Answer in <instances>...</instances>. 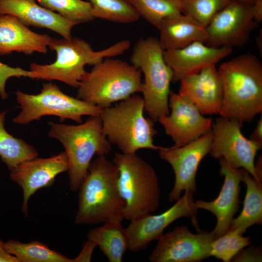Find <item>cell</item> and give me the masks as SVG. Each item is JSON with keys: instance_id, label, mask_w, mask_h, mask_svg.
Here are the masks:
<instances>
[{"instance_id": "6da1fadb", "label": "cell", "mask_w": 262, "mask_h": 262, "mask_svg": "<svg viewBox=\"0 0 262 262\" xmlns=\"http://www.w3.org/2000/svg\"><path fill=\"white\" fill-rule=\"evenodd\" d=\"M91 162L78 189V208L75 222L91 225L122 223L125 202L117 188L118 170L106 156Z\"/></svg>"}, {"instance_id": "7a4b0ae2", "label": "cell", "mask_w": 262, "mask_h": 262, "mask_svg": "<svg viewBox=\"0 0 262 262\" xmlns=\"http://www.w3.org/2000/svg\"><path fill=\"white\" fill-rule=\"evenodd\" d=\"M223 88L219 115L243 123L262 112V65L246 53L222 63L218 69Z\"/></svg>"}, {"instance_id": "3957f363", "label": "cell", "mask_w": 262, "mask_h": 262, "mask_svg": "<svg viewBox=\"0 0 262 262\" xmlns=\"http://www.w3.org/2000/svg\"><path fill=\"white\" fill-rule=\"evenodd\" d=\"M131 46L129 40H123L100 51H95L85 40L72 37L52 38L49 48L55 52L56 58L52 63L30 64V70L36 75L35 79L57 80L78 88L86 72V65L94 66L104 58L122 54Z\"/></svg>"}, {"instance_id": "277c9868", "label": "cell", "mask_w": 262, "mask_h": 262, "mask_svg": "<svg viewBox=\"0 0 262 262\" xmlns=\"http://www.w3.org/2000/svg\"><path fill=\"white\" fill-rule=\"evenodd\" d=\"M144 111L143 98L135 94L114 106L101 109L99 116L103 132L122 153L132 154L141 149L161 148L154 144L157 131L154 122L145 116Z\"/></svg>"}, {"instance_id": "5b68a950", "label": "cell", "mask_w": 262, "mask_h": 262, "mask_svg": "<svg viewBox=\"0 0 262 262\" xmlns=\"http://www.w3.org/2000/svg\"><path fill=\"white\" fill-rule=\"evenodd\" d=\"M49 136L58 140L64 146L68 162L69 187L77 191L86 175L95 155L106 156L111 143L102 130L101 119L91 116L78 125L48 122Z\"/></svg>"}, {"instance_id": "8992f818", "label": "cell", "mask_w": 262, "mask_h": 262, "mask_svg": "<svg viewBox=\"0 0 262 262\" xmlns=\"http://www.w3.org/2000/svg\"><path fill=\"white\" fill-rule=\"evenodd\" d=\"M142 84L139 68L108 58L85 73L77 88V98L103 109L141 92Z\"/></svg>"}, {"instance_id": "52a82bcc", "label": "cell", "mask_w": 262, "mask_h": 262, "mask_svg": "<svg viewBox=\"0 0 262 262\" xmlns=\"http://www.w3.org/2000/svg\"><path fill=\"white\" fill-rule=\"evenodd\" d=\"M112 161L118 170L117 188L125 202L124 218L131 221L155 212L161 192L152 166L136 153H116Z\"/></svg>"}, {"instance_id": "ba28073f", "label": "cell", "mask_w": 262, "mask_h": 262, "mask_svg": "<svg viewBox=\"0 0 262 262\" xmlns=\"http://www.w3.org/2000/svg\"><path fill=\"white\" fill-rule=\"evenodd\" d=\"M164 51L158 38H141L134 45L131 58V64L144 76L141 93L145 111L154 122L170 112V85L173 74L164 60Z\"/></svg>"}, {"instance_id": "9c48e42d", "label": "cell", "mask_w": 262, "mask_h": 262, "mask_svg": "<svg viewBox=\"0 0 262 262\" xmlns=\"http://www.w3.org/2000/svg\"><path fill=\"white\" fill-rule=\"evenodd\" d=\"M15 94L21 111L12 120L19 125H27L47 115L58 116L62 121L68 119L81 123L83 116H98L101 112L95 105L66 94L51 82L43 83L37 94L19 90Z\"/></svg>"}, {"instance_id": "30bf717a", "label": "cell", "mask_w": 262, "mask_h": 262, "mask_svg": "<svg viewBox=\"0 0 262 262\" xmlns=\"http://www.w3.org/2000/svg\"><path fill=\"white\" fill-rule=\"evenodd\" d=\"M243 123L225 117L217 118L213 124V137L209 152L217 159H224L234 168H243L257 180L255 158L262 144L246 138L242 133Z\"/></svg>"}, {"instance_id": "8fae6325", "label": "cell", "mask_w": 262, "mask_h": 262, "mask_svg": "<svg viewBox=\"0 0 262 262\" xmlns=\"http://www.w3.org/2000/svg\"><path fill=\"white\" fill-rule=\"evenodd\" d=\"M193 192L186 191L169 209L158 214L149 213L132 220L126 228L128 249L137 252L146 249L152 241L158 240L164 229L177 219L185 217L191 219L198 228L196 215L197 209L193 200Z\"/></svg>"}, {"instance_id": "7c38bea8", "label": "cell", "mask_w": 262, "mask_h": 262, "mask_svg": "<svg viewBox=\"0 0 262 262\" xmlns=\"http://www.w3.org/2000/svg\"><path fill=\"white\" fill-rule=\"evenodd\" d=\"M213 137L211 130L184 146L162 147L158 150L160 157L170 164L175 174V183L169 195L170 202L179 199L183 191L196 192V172L200 163L210 151Z\"/></svg>"}, {"instance_id": "4fadbf2b", "label": "cell", "mask_w": 262, "mask_h": 262, "mask_svg": "<svg viewBox=\"0 0 262 262\" xmlns=\"http://www.w3.org/2000/svg\"><path fill=\"white\" fill-rule=\"evenodd\" d=\"M257 23L252 6L231 1L219 11L206 27V44L213 47H241L249 40Z\"/></svg>"}, {"instance_id": "5bb4252c", "label": "cell", "mask_w": 262, "mask_h": 262, "mask_svg": "<svg viewBox=\"0 0 262 262\" xmlns=\"http://www.w3.org/2000/svg\"><path fill=\"white\" fill-rule=\"evenodd\" d=\"M212 232H191L185 226L177 227L158 239L148 256L152 262H197L210 256Z\"/></svg>"}, {"instance_id": "9a60e30c", "label": "cell", "mask_w": 262, "mask_h": 262, "mask_svg": "<svg viewBox=\"0 0 262 262\" xmlns=\"http://www.w3.org/2000/svg\"><path fill=\"white\" fill-rule=\"evenodd\" d=\"M171 113L158 119L166 134L179 147L189 144L212 130L213 120L205 117L197 107L179 94L171 92L169 97Z\"/></svg>"}, {"instance_id": "2e32d148", "label": "cell", "mask_w": 262, "mask_h": 262, "mask_svg": "<svg viewBox=\"0 0 262 262\" xmlns=\"http://www.w3.org/2000/svg\"><path fill=\"white\" fill-rule=\"evenodd\" d=\"M68 167L67 157L63 151L49 158L27 160L10 171L11 179L22 189L21 211L26 217L31 196L40 189L51 186L57 176L67 171Z\"/></svg>"}, {"instance_id": "e0dca14e", "label": "cell", "mask_w": 262, "mask_h": 262, "mask_svg": "<svg viewBox=\"0 0 262 262\" xmlns=\"http://www.w3.org/2000/svg\"><path fill=\"white\" fill-rule=\"evenodd\" d=\"M220 174L224 176V183L218 196L211 201L197 200L194 201L197 209L212 213L216 218V224L211 232L214 239L227 232L233 217L239 209L240 183L245 169L230 166L224 159H220Z\"/></svg>"}, {"instance_id": "ac0fdd59", "label": "cell", "mask_w": 262, "mask_h": 262, "mask_svg": "<svg viewBox=\"0 0 262 262\" xmlns=\"http://www.w3.org/2000/svg\"><path fill=\"white\" fill-rule=\"evenodd\" d=\"M180 82L178 94L193 103L202 115L219 114L223 88L215 65L187 76Z\"/></svg>"}, {"instance_id": "d6986e66", "label": "cell", "mask_w": 262, "mask_h": 262, "mask_svg": "<svg viewBox=\"0 0 262 262\" xmlns=\"http://www.w3.org/2000/svg\"><path fill=\"white\" fill-rule=\"evenodd\" d=\"M232 50L230 48L213 47L196 41L180 49L164 50V57L173 71L172 82H176L210 65H215Z\"/></svg>"}, {"instance_id": "ffe728a7", "label": "cell", "mask_w": 262, "mask_h": 262, "mask_svg": "<svg viewBox=\"0 0 262 262\" xmlns=\"http://www.w3.org/2000/svg\"><path fill=\"white\" fill-rule=\"evenodd\" d=\"M11 15L27 26L44 28L70 39L72 29L80 24L41 6L36 0H0V15Z\"/></svg>"}, {"instance_id": "44dd1931", "label": "cell", "mask_w": 262, "mask_h": 262, "mask_svg": "<svg viewBox=\"0 0 262 262\" xmlns=\"http://www.w3.org/2000/svg\"><path fill=\"white\" fill-rule=\"evenodd\" d=\"M52 38L46 34L31 31L17 17L11 15H0V55L13 52L31 55L46 54Z\"/></svg>"}, {"instance_id": "7402d4cb", "label": "cell", "mask_w": 262, "mask_h": 262, "mask_svg": "<svg viewBox=\"0 0 262 262\" xmlns=\"http://www.w3.org/2000/svg\"><path fill=\"white\" fill-rule=\"evenodd\" d=\"M157 29L164 50L180 49L196 41L206 43L208 39L206 27L183 14L163 19Z\"/></svg>"}, {"instance_id": "603a6c76", "label": "cell", "mask_w": 262, "mask_h": 262, "mask_svg": "<svg viewBox=\"0 0 262 262\" xmlns=\"http://www.w3.org/2000/svg\"><path fill=\"white\" fill-rule=\"evenodd\" d=\"M88 240L98 246L110 262H121L128 249V239L126 229L121 222L104 224L90 230Z\"/></svg>"}, {"instance_id": "cb8c5ba5", "label": "cell", "mask_w": 262, "mask_h": 262, "mask_svg": "<svg viewBox=\"0 0 262 262\" xmlns=\"http://www.w3.org/2000/svg\"><path fill=\"white\" fill-rule=\"evenodd\" d=\"M242 181L246 186L243 208L232 219L229 229H238L243 234L249 227L262 223V185L245 170Z\"/></svg>"}, {"instance_id": "d4e9b609", "label": "cell", "mask_w": 262, "mask_h": 262, "mask_svg": "<svg viewBox=\"0 0 262 262\" xmlns=\"http://www.w3.org/2000/svg\"><path fill=\"white\" fill-rule=\"evenodd\" d=\"M7 112H0V158L11 171L21 163L38 157V153L33 147L6 130L4 121Z\"/></svg>"}, {"instance_id": "484cf974", "label": "cell", "mask_w": 262, "mask_h": 262, "mask_svg": "<svg viewBox=\"0 0 262 262\" xmlns=\"http://www.w3.org/2000/svg\"><path fill=\"white\" fill-rule=\"evenodd\" d=\"M6 248L15 256L19 262H72L61 253L50 249L38 241L23 243L17 240H10L5 242Z\"/></svg>"}, {"instance_id": "4316f807", "label": "cell", "mask_w": 262, "mask_h": 262, "mask_svg": "<svg viewBox=\"0 0 262 262\" xmlns=\"http://www.w3.org/2000/svg\"><path fill=\"white\" fill-rule=\"evenodd\" d=\"M94 17L121 23L138 21L140 16L129 0H88Z\"/></svg>"}, {"instance_id": "83f0119b", "label": "cell", "mask_w": 262, "mask_h": 262, "mask_svg": "<svg viewBox=\"0 0 262 262\" xmlns=\"http://www.w3.org/2000/svg\"><path fill=\"white\" fill-rule=\"evenodd\" d=\"M140 15L158 28L161 21L180 14L181 0H129Z\"/></svg>"}, {"instance_id": "f1b7e54d", "label": "cell", "mask_w": 262, "mask_h": 262, "mask_svg": "<svg viewBox=\"0 0 262 262\" xmlns=\"http://www.w3.org/2000/svg\"><path fill=\"white\" fill-rule=\"evenodd\" d=\"M42 6L63 17L79 23L94 19L89 1L83 0H36Z\"/></svg>"}, {"instance_id": "f546056e", "label": "cell", "mask_w": 262, "mask_h": 262, "mask_svg": "<svg viewBox=\"0 0 262 262\" xmlns=\"http://www.w3.org/2000/svg\"><path fill=\"white\" fill-rule=\"evenodd\" d=\"M250 243L249 236H243L238 229H229L223 235L212 241L210 256H213L224 262H229Z\"/></svg>"}, {"instance_id": "4dcf8cb0", "label": "cell", "mask_w": 262, "mask_h": 262, "mask_svg": "<svg viewBox=\"0 0 262 262\" xmlns=\"http://www.w3.org/2000/svg\"><path fill=\"white\" fill-rule=\"evenodd\" d=\"M231 0H181L182 14L205 27L213 16Z\"/></svg>"}, {"instance_id": "1f68e13d", "label": "cell", "mask_w": 262, "mask_h": 262, "mask_svg": "<svg viewBox=\"0 0 262 262\" xmlns=\"http://www.w3.org/2000/svg\"><path fill=\"white\" fill-rule=\"evenodd\" d=\"M28 77L35 79L36 75L31 70H27L19 67H12L0 62V96L2 100L8 98V95L6 91L7 80L13 77Z\"/></svg>"}, {"instance_id": "d6a6232c", "label": "cell", "mask_w": 262, "mask_h": 262, "mask_svg": "<svg viewBox=\"0 0 262 262\" xmlns=\"http://www.w3.org/2000/svg\"><path fill=\"white\" fill-rule=\"evenodd\" d=\"M96 246H97L93 242L88 240L79 255L73 259L74 262H90Z\"/></svg>"}, {"instance_id": "836d02e7", "label": "cell", "mask_w": 262, "mask_h": 262, "mask_svg": "<svg viewBox=\"0 0 262 262\" xmlns=\"http://www.w3.org/2000/svg\"><path fill=\"white\" fill-rule=\"evenodd\" d=\"M0 262H19L18 259L10 254L6 248L5 242L0 239Z\"/></svg>"}, {"instance_id": "e575fe53", "label": "cell", "mask_w": 262, "mask_h": 262, "mask_svg": "<svg viewBox=\"0 0 262 262\" xmlns=\"http://www.w3.org/2000/svg\"><path fill=\"white\" fill-rule=\"evenodd\" d=\"M250 139L255 142L262 144V116L259 119Z\"/></svg>"}, {"instance_id": "d590c367", "label": "cell", "mask_w": 262, "mask_h": 262, "mask_svg": "<svg viewBox=\"0 0 262 262\" xmlns=\"http://www.w3.org/2000/svg\"><path fill=\"white\" fill-rule=\"evenodd\" d=\"M255 21L260 23L262 21V0H256L252 5Z\"/></svg>"}, {"instance_id": "8d00e7d4", "label": "cell", "mask_w": 262, "mask_h": 262, "mask_svg": "<svg viewBox=\"0 0 262 262\" xmlns=\"http://www.w3.org/2000/svg\"><path fill=\"white\" fill-rule=\"evenodd\" d=\"M256 0H231V1L249 6H252Z\"/></svg>"}]
</instances>
